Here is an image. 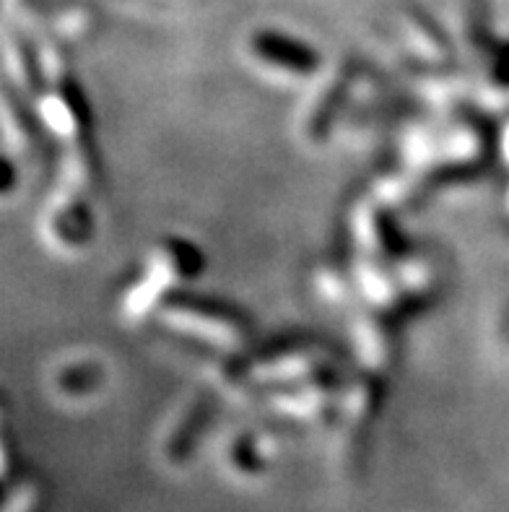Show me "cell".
Returning a JSON list of instances; mask_svg holds the SVG:
<instances>
[{
  "label": "cell",
  "mask_w": 509,
  "mask_h": 512,
  "mask_svg": "<svg viewBox=\"0 0 509 512\" xmlns=\"http://www.w3.org/2000/svg\"><path fill=\"white\" fill-rule=\"evenodd\" d=\"M203 268V255L193 242L185 240H164L154 247L146 260V268L141 271L133 286L125 292L123 315L128 320H141L154 310L169 302V292L174 286L187 284L195 279Z\"/></svg>",
  "instance_id": "obj_1"
},
{
  "label": "cell",
  "mask_w": 509,
  "mask_h": 512,
  "mask_svg": "<svg viewBox=\"0 0 509 512\" xmlns=\"http://www.w3.org/2000/svg\"><path fill=\"white\" fill-rule=\"evenodd\" d=\"M162 318L174 331L187 333L219 349H239L250 338V323L245 315L211 299L172 297L162 307Z\"/></svg>",
  "instance_id": "obj_2"
},
{
  "label": "cell",
  "mask_w": 509,
  "mask_h": 512,
  "mask_svg": "<svg viewBox=\"0 0 509 512\" xmlns=\"http://www.w3.org/2000/svg\"><path fill=\"white\" fill-rule=\"evenodd\" d=\"M250 58L271 81L299 84L315 81L320 71V55L299 39L281 32H258L250 39Z\"/></svg>",
  "instance_id": "obj_3"
},
{
  "label": "cell",
  "mask_w": 509,
  "mask_h": 512,
  "mask_svg": "<svg viewBox=\"0 0 509 512\" xmlns=\"http://www.w3.org/2000/svg\"><path fill=\"white\" fill-rule=\"evenodd\" d=\"M348 94H351V71L346 65H338L333 76L315 78L310 97L299 112V133L307 138V143H315L325 136V130L341 112Z\"/></svg>",
  "instance_id": "obj_4"
},
{
  "label": "cell",
  "mask_w": 509,
  "mask_h": 512,
  "mask_svg": "<svg viewBox=\"0 0 509 512\" xmlns=\"http://www.w3.org/2000/svg\"><path fill=\"white\" fill-rule=\"evenodd\" d=\"M333 390H336V380L315 372V375H310V380L302 377L297 388L278 393L273 398V409L281 411V414L299 416V419H310L312 414H320L333 403Z\"/></svg>",
  "instance_id": "obj_5"
},
{
  "label": "cell",
  "mask_w": 509,
  "mask_h": 512,
  "mask_svg": "<svg viewBox=\"0 0 509 512\" xmlns=\"http://www.w3.org/2000/svg\"><path fill=\"white\" fill-rule=\"evenodd\" d=\"M354 227H356V240L359 245L367 250V255L372 260L390 258V255H398V237H395V229H390V224L385 221L382 211L374 203H361L354 214Z\"/></svg>",
  "instance_id": "obj_6"
},
{
  "label": "cell",
  "mask_w": 509,
  "mask_h": 512,
  "mask_svg": "<svg viewBox=\"0 0 509 512\" xmlns=\"http://www.w3.org/2000/svg\"><path fill=\"white\" fill-rule=\"evenodd\" d=\"M354 338L361 359L369 367H385V364L393 362L395 341L390 336V328H387L385 320L374 318V315H364V318L356 320Z\"/></svg>",
  "instance_id": "obj_7"
},
{
  "label": "cell",
  "mask_w": 509,
  "mask_h": 512,
  "mask_svg": "<svg viewBox=\"0 0 509 512\" xmlns=\"http://www.w3.org/2000/svg\"><path fill=\"white\" fill-rule=\"evenodd\" d=\"M486 89L497 91V94H507L509 91V45L497 47V58H491L489 76L484 78Z\"/></svg>",
  "instance_id": "obj_8"
},
{
  "label": "cell",
  "mask_w": 509,
  "mask_h": 512,
  "mask_svg": "<svg viewBox=\"0 0 509 512\" xmlns=\"http://www.w3.org/2000/svg\"><path fill=\"white\" fill-rule=\"evenodd\" d=\"M502 154H504V159L509 162V125L504 128V136H502Z\"/></svg>",
  "instance_id": "obj_9"
},
{
  "label": "cell",
  "mask_w": 509,
  "mask_h": 512,
  "mask_svg": "<svg viewBox=\"0 0 509 512\" xmlns=\"http://www.w3.org/2000/svg\"><path fill=\"white\" fill-rule=\"evenodd\" d=\"M507 208H509V193H507Z\"/></svg>",
  "instance_id": "obj_10"
}]
</instances>
